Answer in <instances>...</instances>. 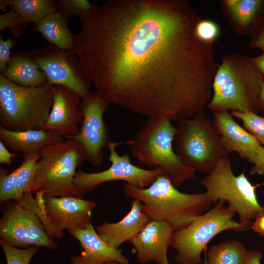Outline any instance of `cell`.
Returning a JSON list of instances; mask_svg holds the SVG:
<instances>
[{
    "label": "cell",
    "instance_id": "cell-1",
    "mask_svg": "<svg viewBox=\"0 0 264 264\" xmlns=\"http://www.w3.org/2000/svg\"><path fill=\"white\" fill-rule=\"evenodd\" d=\"M70 51L96 92L148 119H188L210 102L218 64L185 0L94 2Z\"/></svg>",
    "mask_w": 264,
    "mask_h": 264
},
{
    "label": "cell",
    "instance_id": "cell-2",
    "mask_svg": "<svg viewBox=\"0 0 264 264\" xmlns=\"http://www.w3.org/2000/svg\"><path fill=\"white\" fill-rule=\"evenodd\" d=\"M123 193L127 197L142 202V211L149 220L165 221L175 231L187 226L218 202L205 192L186 194L180 192L166 173L158 176L145 188L125 184Z\"/></svg>",
    "mask_w": 264,
    "mask_h": 264
},
{
    "label": "cell",
    "instance_id": "cell-3",
    "mask_svg": "<svg viewBox=\"0 0 264 264\" xmlns=\"http://www.w3.org/2000/svg\"><path fill=\"white\" fill-rule=\"evenodd\" d=\"M264 76L251 57L238 53L223 56L214 77L213 94L207 107L213 112L259 111L257 100Z\"/></svg>",
    "mask_w": 264,
    "mask_h": 264
},
{
    "label": "cell",
    "instance_id": "cell-4",
    "mask_svg": "<svg viewBox=\"0 0 264 264\" xmlns=\"http://www.w3.org/2000/svg\"><path fill=\"white\" fill-rule=\"evenodd\" d=\"M176 128L167 119H148L133 139L126 142L132 155L152 169L162 168L176 187L196 179V171L186 165L173 149Z\"/></svg>",
    "mask_w": 264,
    "mask_h": 264
},
{
    "label": "cell",
    "instance_id": "cell-5",
    "mask_svg": "<svg viewBox=\"0 0 264 264\" xmlns=\"http://www.w3.org/2000/svg\"><path fill=\"white\" fill-rule=\"evenodd\" d=\"M54 86L16 84L0 74V127L13 131L42 129L53 102Z\"/></svg>",
    "mask_w": 264,
    "mask_h": 264
},
{
    "label": "cell",
    "instance_id": "cell-6",
    "mask_svg": "<svg viewBox=\"0 0 264 264\" xmlns=\"http://www.w3.org/2000/svg\"><path fill=\"white\" fill-rule=\"evenodd\" d=\"M35 170V192L44 196L82 198L74 183L76 169L86 159L84 150L72 139L47 146L40 153Z\"/></svg>",
    "mask_w": 264,
    "mask_h": 264
},
{
    "label": "cell",
    "instance_id": "cell-7",
    "mask_svg": "<svg viewBox=\"0 0 264 264\" xmlns=\"http://www.w3.org/2000/svg\"><path fill=\"white\" fill-rule=\"evenodd\" d=\"M177 122L175 152L187 166L208 175L222 157L229 155L213 121L203 111Z\"/></svg>",
    "mask_w": 264,
    "mask_h": 264
},
{
    "label": "cell",
    "instance_id": "cell-8",
    "mask_svg": "<svg viewBox=\"0 0 264 264\" xmlns=\"http://www.w3.org/2000/svg\"><path fill=\"white\" fill-rule=\"evenodd\" d=\"M199 182L205 193L216 201L220 199L227 201L228 207L237 213L243 231L251 228L253 220L264 215V207L259 203L256 189L242 171L235 176L228 155L222 157L214 169Z\"/></svg>",
    "mask_w": 264,
    "mask_h": 264
},
{
    "label": "cell",
    "instance_id": "cell-9",
    "mask_svg": "<svg viewBox=\"0 0 264 264\" xmlns=\"http://www.w3.org/2000/svg\"><path fill=\"white\" fill-rule=\"evenodd\" d=\"M225 202L220 199L213 208L174 232L170 246L177 251L174 257L177 264H199L202 251L217 235L229 229L243 231L242 224L233 220L236 213L225 206Z\"/></svg>",
    "mask_w": 264,
    "mask_h": 264
},
{
    "label": "cell",
    "instance_id": "cell-10",
    "mask_svg": "<svg viewBox=\"0 0 264 264\" xmlns=\"http://www.w3.org/2000/svg\"><path fill=\"white\" fill-rule=\"evenodd\" d=\"M125 143L110 141L108 146L110 166L107 170L97 173H87L79 167L74 178V185L83 196L97 188L102 183L111 181L121 180L139 189L150 186L159 176L166 173L162 168L147 170L131 163L128 154L119 155L116 147Z\"/></svg>",
    "mask_w": 264,
    "mask_h": 264
},
{
    "label": "cell",
    "instance_id": "cell-11",
    "mask_svg": "<svg viewBox=\"0 0 264 264\" xmlns=\"http://www.w3.org/2000/svg\"><path fill=\"white\" fill-rule=\"evenodd\" d=\"M4 212L0 220V239L19 248L43 246L51 250L58 244L47 234L39 216L17 201Z\"/></svg>",
    "mask_w": 264,
    "mask_h": 264
},
{
    "label": "cell",
    "instance_id": "cell-12",
    "mask_svg": "<svg viewBox=\"0 0 264 264\" xmlns=\"http://www.w3.org/2000/svg\"><path fill=\"white\" fill-rule=\"evenodd\" d=\"M28 54L44 72L48 84L68 88L81 99L91 93V84L77 57L70 50H63L52 45Z\"/></svg>",
    "mask_w": 264,
    "mask_h": 264
},
{
    "label": "cell",
    "instance_id": "cell-13",
    "mask_svg": "<svg viewBox=\"0 0 264 264\" xmlns=\"http://www.w3.org/2000/svg\"><path fill=\"white\" fill-rule=\"evenodd\" d=\"M110 103L96 92L82 98L80 109L83 122L79 133L68 139L78 142L84 151L86 159L93 167L104 161L103 149L108 148L110 135L104 114Z\"/></svg>",
    "mask_w": 264,
    "mask_h": 264
},
{
    "label": "cell",
    "instance_id": "cell-14",
    "mask_svg": "<svg viewBox=\"0 0 264 264\" xmlns=\"http://www.w3.org/2000/svg\"><path fill=\"white\" fill-rule=\"evenodd\" d=\"M50 225L63 231L83 229L91 223V211L96 206L92 200L75 196L53 197L36 193Z\"/></svg>",
    "mask_w": 264,
    "mask_h": 264
},
{
    "label": "cell",
    "instance_id": "cell-15",
    "mask_svg": "<svg viewBox=\"0 0 264 264\" xmlns=\"http://www.w3.org/2000/svg\"><path fill=\"white\" fill-rule=\"evenodd\" d=\"M54 87L52 108L42 129L68 139L79 133V125L83 122L80 107L81 98L68 88Z\"/></svg>",
    "mask_w": 264,
    "mask_h": 264
},
{
    "label": "cell",
    "instance_id": "cell-16",
    "mask_svg": "<svg viewBox=\"0 0 264 264\" xmlns=\"http://www.w3.org/2000/svg\"><path fill=\"white\" fill-rule=\"evenodd\" d=\"M174 232L173 227L165 221L149 220L129 242L134 247L137 259L142 264L149 262L170 264L167 252Z\"/></svg>",
    "mask_w": 264,
    "mask_h": 264
},
{
    "label": "cell",
    "instance_id": "cell-17",
    "mask_svg": "<svg viewBox=\"0 0 264 264\" xmlns=\"http://www.w3.org/2000/svg\"><path fill=\"white\" fill-rule=\"evenodd\" d=\"M68 232L79 241L83 249L81 255L71 257V264H104L110 262L130 264L123 251L104 241L96 232L92 223L85 229Z\"/></svg>",
    "mask_w": 264,
    "mask_h": 264
},
{
    "label": "cell",
    "instance_id": "cell-18",
    "mask_svg": "<svg viewBox=\"0 0 264 264\" xmlns=\"http://www.w3.org/2000/svg\"><path fill=\"white\" fill-rule=\"evenodd\" d=\"M213 123L225 151L235 152L249 162L262 145L252 134L241 127L228 111L213 112Z\"/></svg>",
    "mask_w": 264,
    "mask_h": 264
},
{
    "label": "cell",
    "instance_id": "cell-19",
    "mask_svg": "<svg viewBox=\"0 0 264 264\" xmlns=\"http://www.w3.org/2000/svg\"><path fill=\"white\" fill-rule=\"evenodd\" d=\"M221 11L232 30L250 37L264 24V0H221Z\"/></svg>",
    "mask_w": 264,
    "mask_h": 264
},
{
    "label": "cell",
    "instance_id": "cell-20",
    "mask_svg": "<svg viewBox=\"0 0 264 264\" xmlns=\"http://www.w3.org/2000/svg\"><path fill=\"white\" fill-rule=\"evenodd\" d=\"M142 202L132 199L129 212L119 221L103 222L97 228L99 236L113 247H118L136 236L149 221L142 211Z\"/></svg>",
    "mask_w": 264,
    "mask_h": 264
},
{
    "label": "cell",
    "instance_id": "cell-21",
    "mask_svg": "<svg viewBox=\"0 0 264 264\" xmlns=\"http://www.w3.org/2000/svg\"><path fill=\"white\" fill-rule=\"evenodd\" d=\"M64 140L60 135L42 129L13 131L0 127V141L6 147L24 156L40 153L45 147Z\"/></svg>",
    "mask_w": 264,
    "mask_h": 264
},
{
    "label": "cell",
    "instance_id": "cell-22",
    "mask_svg": "<svg viewBox=\"0 0 264 264\" xmlns=\"http://www.w3.org/2000/svg\"><path fill=\"white\" fill-rule=\"evenodd\" d=\"M19 86L35 88L48 83L44 72L28 54L12 53L7 68L3 74Z\"/></svg>",
    "mask_w": 264,
    "mask_h": 264
},
{
    "label": "cell",
    "instance_id": "cell-23",
    "mask_svg": "<svg viewBox=\"0 0 264 264\" xmlns=\"http://www.w3.org/2000/svg\"><path fill=\"white\" fill-rule=\"evenodd\" d=\"M68 19L62 12L56 10L35 23L33 30L40 32L52 45L63 50H70L74 35L68 27Z\"/></svg>",
    "mask_w": 264,
    "mask_h": 264
},
{
    "label": "cell",
    "instance_id": "cell-24",
    "mask_svg": "<svg viewBox=\"0 0 264 264\" xmlns=\"http://www.w3.org/2000/svg\"><path fill=\"white\" fill-rule=\"evenodd\" d=\"M9 6L24 22H39L57 10V1L52 0H1L0 9Z\"/></svg>",
    "mask_w": 264,
    "mask_h": 264
},
{
    "label": "cell",
    "instance_id": "cell-25",
    "mask_svg": "<svg viewBox=\"0 0 264 264\" xmlns=\"http://www.w3.org/2000/svg\"><path fill=\"white\" fill-rule=\"evenodd\" d=\"M247 252L241 241L227 240L209 248L207 261L208 264H243Z\"/></svg>",
    "mask_w": 264,
    "mask_h": 264
},
{
    "label": "cell",
    "instance_id": "cell-26",
    "mask_svg": "<svg viewBox=\"0 0 264 264\" xmlns=\"http://www.w3.org/2000/svg\"><path fill=\"white\" fill-rule=\"evenodd\" d=\"M40 157V153L25 155L21 165L15 169L16 187L15 201L20 200L26 192H35V173Z\"/></svg>",
    "mask_w": 264,
    "mask_h": 264
},
{
    "label": "cell",
    "instance_id": "cell-27",
    "mask_svg": "<svg viewBox=\"0 0 264 264\" xmlns=\"http://www.w3.org/2000/svg\"><path fill=\"white\" fill-rule=\"evenodd\" d=\"M230 112L233 117L241 120L243 128L264 146V117L252 112Z\"/></svg>",
    "mask_w": 264,
    "mask_h": 264
},
{
    "label": "cell",
    "instance_id": "cell-28",
    "mask_svg": "<svg viewBox=\"0 0 264 264\" xmlns=\"http://www.w3.org/2000/svg\"><path fill=\"white\" fill-rule=\"evenodd\" d=\"M6 264H30V261L40 247L31 246L25 248H17L0 239Z\"/></svg>",
    "mask_w": 264,
    "mask_h": 264
},
{
    "label": "cell",
    "instance_id": "cell-29",
    "mask_svg": "<svg viewBox=\"0 0 264 264\" xmlns=\"http://www.w3.org/2000/svg\"><path fill=\"white\" fill-rule=\"evenodd\" d=\"M195 32L200 40L213 44L220 37V28L219 24L214 21L201 19L196 25Z\"/></svg>",
    "mask_w": 264,
    "mask_h": 264
},
{
    "label": "cell",
    "instance_id": "cell-30",
    "mask_svg": "<svg viewBox=\"0 0 264 264\" xmlns=\"http://www.w3.org/2000/svg\"><path fill=\"white\" fill-rule=\"evenodd\" d=\"M3 167L0 170V202L11 199L15 200L16 197V171L10 174Z\"/></svg>",
    "mask_w": 264,
    "mask_h": 264
},
{
    "label": "cell",
    "instance_id": "cell-31",
    "mask_svg": "<svg viewBox=\"0 0 264 264\" xmlns=\"http://www.w3.org/2000/svg\"><path fill=\"white\" fill-rule=\"evenodd\" d=\"M57 10L68 18L79 15L82 12L89 10L93 6L87 0H58Z\"/></svg>",
    "mask_w": 264,
    "mask_h": 264
},
{
    "label": "cell",
    "instance_id": "cell-32",
    "mask_svg": "<svg viewBox=\"0 0 264 264\" xmlns=\"http://www.w3.org/2000/svg\"><path fill=\"white\" fill-rule=\"evenodd\" d=\"M26 24L18 14L13 10L0 15V30L10 28L14 38L20 36Z\"/></svg>",
    "mask_w": 264,
    "mask_h": 264
},
{
    "label": "cell",
    "instance_id": "cell-33",
    "mask_svg": "<svg viewBox=\"0 0 264 264\" xmlns=\"http://www.w3.org/2000/svg\"><path fill=\"white\" fill-rule=\"evenodd\" d=\"M14 38H7L4 40L0 38V72L4 74L7 68L8 63L11 56V50L13 47V40Z\"/></svg>",
    "mask_w": 264,
    "mask_h": 264
},
{
    "label": "cell",
    "instance_id": "cell-34",
    "mask_svg": "<svg viewBox=\"0 0 264 264\" xmlns=\"http://www.w3.org/2000/svg\"><path fill=\"white\" fill-rule=\"evenodd\" d=\"M249 163L253 165L250 170L251 175H264V146L261 147Z\"/></svg>",
    "mask_w": 264,
    "mask_h": 264
},
{
    "label": "cell",
    "instance_id": "cell-35",
    "mask_svg": "<svg viewBox=\"0 0 264 264\" xmlns=\"http://www.w3.org/2000/svg\"><path fill=\"white\" fill-rule=\"evenodd\" d=\"M248 47L260 49L264 53V24L251 37Z\"/></svg>",
    "mask_w": 264,
    "mask_h": 264
},
{
    "label": "cell",
    "instance_id": "cell-36",
    "mask_svg": "<svg viewBox=\"0 0 264 264\" xmlns=\"http://www.w3.org/2000/svg\"><path fill=\"white\" fill-rule=\"evenodd\" d=\"M15 156H17V154L10 153L0 141V163L10 166L13 161L12 159Z\"/></svg>",
    "mask_w": 264,
    "mask_h": 264
},
{
    "label": "cell",
    "instance_id": "cell-37",
    "mask_svg": "<svg viewBox=\"0 0 264 264\" xmlns=\"http://www.w3.org/2000/svg\"><path fill=\"white\" fill-rule=\"evenodd\" d=\"M262 256V253L259 251H248L243 264H261L260 261Z\"/></svg>",
    "mask_w": 264,
    "mask_h": 264
},
{
    "label": "cell",
    "instance_id": "cell-38",
    "mask_svg": "<svg viewBox=\"0 0 264 264\" xmlns=\"http://www.w3.org/2000/svg\"><path fill=\"white\" fill-rule=\"evenodd\" d=\"M251 229L260 235L264 236V215L257 218L255 220Z\"/></svg>",
    "mask_w": 264,
    "mask_h": 264
},
{
    "label": "cell",
    "instance_id": "cell-39",
    "mask_svg": "<svg viewBox=\"0 0 264 264\" xmlns=\"http://www.w3.org/2000/svg\"><path fill=\"white\" fill-rule=\"evenodd\" d=\"M251 60L254 65L264 76V53L255 57L251 58Z\"/></svg>",
    "mask_w": 264,
    "mask_h": 264
},
{
    "label": "cell",
    "instance_id": "cell-40",
    "mask_svg": "<svg viewBox=\"0 0 264 264\" xmlns=\"http://www.w3.org/2000/svg\"><path fill=\"white\" fill-rule=\"evenodd\" d=\"M257 103L259 111H261L264 113V82L263 83Z\"/></svg>",
    "mask_w": 264,
    "mask_h": 264
},
{
    "label": "cell",
    "instance_id": "cell-41",
    "mask_svg": "<svg viewBox=\"0 0 264 264\" xmlns=\"http://www.w3.org/2000/svg\"><path fill=\"white\" fill-rule=\"evenodd\" d=\"M204 253H205V260L204 264H208V262L207 261V257H206V249H205L204 250Z\"/></svg>",
    "mask_w": 264,
    "mask_h": 264
},
{
    "label": "cell",
    "instance_id": "cell-42",
    "mask_svg": "<svg viewBox=\"0 0 264 264\" xmlns=\"http://www.w3.org/2000/svg\"><path fill=\"white\" fill-rule=\"evenodd\" d=\"M104 264H119L116 262H110L105 263Z\"/></svg>",
    "mask_w": 264,
    "mask_h": 264
},
{
    "label": "cell",
    "instance_id": "cell-43",
    "mask_svg": "<svg viewBox=\"0 0 264 264\" xmlns=\"http://www.w3.org/2000/svg\"><path fill=\"white\" fill-rule=\"evenodd\" d=\"M263 206L264 207V204Z\"/></svg>",
    "mask_w": 264,
    "mask_h": 264
}]
</instances>
